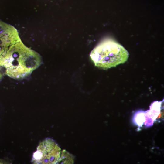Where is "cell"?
Wrapping results in <instances>:
<instances>
[{
	"instance_id": "cell-1",
	"label": "cell",
	"mask_w": 164,
	"mask_h": 164,
	"mask_svg": "<svg viewBox=\"0 0 164 164\" xmlns=\"http://www.w3.org/2000/svg\"><path fill=\"white\" fill-rule=\"evenodd\" d=\"M8 52L4 65L7 73L14 77L26 76L39 63L35 53L21 44L12 46Z\"/></svg>"
},
{
	"instance_id": "cell-2",
	"label": "cell",
	"mask_w": 164,
	"mask_h": 164,
	"mask_svg": "<svg viewBox=\"0 0 164 164\" xmlns=\"http://www.w3.org/2000/svg\"><path fill=\"white\" fill-rule=\"evenodd\" d=\"M128 56V52L121 45L110 39L103 40L90 54L95 66L104 69L124 63Z\"/></svg>"
},
{
	"instance_id": "cell-3",
	"label": "cell",
	"mask_w": 164,
	"mask_h": 164,
	"mask_svg": "<svg viewBox=\"0 0 164 164\" xmlns=\"http://www.w3.org/2000/svg\"><path fill=\"white\" fill-rule=\"evenodd\" d=\"M60 149L53 140L47 138L40 143L33 155L32 161L36 164H54L60 157Z\"/></svg>"
},
{
	"instance_id": "cell-4",
	"label": "cell",
	"mask_w": 164,
	"mask_h": 164,
	"mask_svg": "<svg viewBox=\"0 0 164 164\" xmlns=\"http://www.w3.org/2000/svg\"><path fill=\"white\" fill-rule=\"evenodd\" d=\"M2 25H0V56L4 53L5 49L10 45L11 38H7L11 37V33L9 34V31H6Z\"/></svg>"
}]
</instances>
